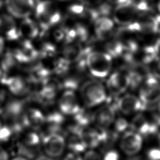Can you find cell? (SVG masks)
<instances>
[{
	"label": "cell",
	"instance_id": "1",
	"mask_svg": "<svg viewBox=\"0 0 160 160\" xmlns=\"http://www.w3.org/2000/svg\"><path fill=\"white\" fill-rule=\"evenodd\" d=\"M78 93L83 107L91 109L98 107L107 100V91L98 79L84 80L79 86Z\"/></svg>",
	"mask_w": 160,
	"mask_h": 160
},
{
	"label": "cell",
	"instance_id": "2",
	"mask_svg": "<svg viewBox=\"0 0 160 160\" xmlns=\"http://www.w3.org/2000/svg\"><path fill=\"white\" fill-rule=\"evenodd\" d=\"M84 60L88 73L94 79H103L110 74L112 68V58L105 51L89 49Z\"/></svg>",
	"mask_w": 160,
	"mask_h": 160
},
{
	"label": "cell",
	"instance_id": "3",
	"mask_svg": "<svg viewBox=\"0 0 160 160\" xmlns=\"http://www.w3.org/2000/svg\"><path fill=\"white\" fill-rule=\"evenodd\" d=\"M36 21L41 32L56 27L62 20L61 12L55 2L50 0H40L34 9Z\"/></svg>",
	"mask_w": 160,
	"mask_h": 160
},
{
	"label": "cell",
	"instance_id": "4",
	"mask_svg": "<svg viewBox=\"0 0 160 160\" xmlns=\"http://www.w3.org/2000/svg\"><path fill=\"white\" fill-rule=\"evenodd\" d=\"M0 84L13 98L22 99L31 93L32 84L25 72L19 71L4 74Z\"/></svg>",
	"mask_w": 160,
	"mask_h": 160
},
{
	"label": "cell",
	"instance_id": "5",
	"mask_svg": "<svg viewBox=\"0 0 160 160\" xmlns=\"http://www.w3.org/2000/svg\"><path fill=\"white\" fill-rule=\"evenodd\" d=\"M62 89L60 79L56 77L51 76L41 82L32 84L31 94H33L38 104L49 105L53 101L56 102V98Z\"/></svg>",
	"mask_w": 160,
	"mask_h": 160
},
{
	"label": "cell",
	"instance_id": "6",
	"mask_svg": "<svg viewBox=\"0 0 160 160\" xmlns=\"http://www.w3.org/2000/svg\"><path fill=\"white\" fill-rule=\"evenodd\" d=\"M26 105L22 99L13 97L8 98L0 111V116L3 123L11 126L19 133L25 129L22 120Z\"/></svg>",
	"mask_w": 160,
	"mask_h": 160
},
{
	"label": "cell",
	"instance_id": "7",
	"mask_svg": "<svg viewBox=\"0 0 160 160\" xmlns=\"http://www.w3.org/2000/svg\"><path fill=\"white\" fill-rule=\"evenodd\" d=\"M8 49L20 67H28L39 59L38 52L34 41L19 39L11 42Z\"/></svg>",
	"mask_w": 160,
	"mask_h": 160
},
{
	"label": "cell",
	"instance_id": "8",
	"mask_svg": "<svg viewBox=\"0 0 160 160\" xmlns=\"http://www.w3.org/2000/svg\"><path fill=\"white\" fill-rule=\"evenodd\" d=\"M56 107L66 117H72L83 107L78 91L74 89L63 88L56 100Z\"/></svg>",
	"mask_w": 160,
	"mask_h": 160
},
{
	"label": "cell",
	"instance_id": "9",
	"mask_svg": "<svg viewBox=\"0 0 160 160\" xmlns=\"http://www.w3.org/2000/svg\"><path fill=\"white\" fill-rule=\"evenodd\" d=\"M41 149L48 158L56 159L61 158L66 151L65 136L62 133L42 135Z\"/></svg>",
	"mask_w": 160,
	"mask_h": 160
},
{
	"label": "cell",
	"instance_id": "10",
	"mask_svg": "<svg viewBox=\"0 0 160 160\" xmlns=\"http://www.w3.org/2000/svg\"><path fill=\"white\" fill-rule=\"evenodd\" d=\"M147 107L157 104L160 100V82L152 74L146 75L139 86V96Z\"/></svg>",
	"mask_w": 160,
	"mask_h": 160
},
{
	"label": "cell",
	"instance_id": "11",
	"mask_svg": "<svg viewBox=\"0 0 160 160\" xmlns=\"http://www.w3.org/2000/svg\"><path fill=\"white\" fill-rule=\"evenodd\" d=\"M139 13L138 1L128 0L116 5L113 11V21L122 28L126 27L136 19Z\"/></svg>",
	"mask_w": 160,
	"mask_h": 160
},
{
	"label": "cell",
	"instance_id": "12",
	"mask_svg": "<svg viewBox=\"0 0 160 160\" xmlns=\"http://www.w3.org/2000/svg\"><path fill=\"white\" fill-rule=\"evenodd\" d=\"M45 121L46 112L42 107L37 103L26 105L22 120L24 129H41Z\"/></svg>",
	"mask_w": 160,
	"mask_h": 160
},
{
	"label": "cell",
	"instance_id": "13",
	"mask_svg": "<svg viewBox=\"0 0 160 160\" xmlns=\"http://www.w3.org/2000/svg\"><path fill=\"white\" fill-rule=\"evenodd\" d=\"M117 108L116 104L104 102L98 106L92 113V122L95 126L102 129H107L111 126L115 119Z\"/></svg>",
	"mask_w": 160,
	"mask_h": 160
},
{
	"label": "cell",
	"instance_id": "14",
	"mask_svg": "<svg viewBox=\"0 0 160 160\" xmlns=\"http://www.w3.org/2000/svg\"><path fill=\"white\" fill-rule=\"evenodd\" d=\"M142 144V136L132 130H128L122 134L119 146L125 155L129 157H133L141 150Z\"/></svg>",
	"mask_w": 160,
	"mask_h": 160
},
{
	"label": "cell",
	"instance_id": "15",
	"mask_svg": "<svg viewBox=\"0 0 160 160\" xmlns=\"http://www.w3.org/2000/svg\"><path fill=\"white\" fill-rule=\"evenodd\" d=\"M5 7L14 18L24 19L29 18L34 11V0H5Z\"/></svg>",
	"mask_w": 160,
	"mask_h": 160
},
{
	"label": "cell",
	"instance_id": "16",
	"mask_svg": "<svg viewBox=\"0 0 160 160\" xmlns=\"http://www.w3.org/2000/svg\"><path fill=\"white\" fill-rule=\"evenodd\" d=\"M117 110L124 115L138 114L145 109L146 106L138 96L132 94H125L115 102Z\"/></svg>",
	"mask_w": 160,
	"mask_h": 160
},
{
	"label": "cell",
	"instance_id": "17",
	"mask_svg": "<svg viewBox=\"0 0 160 160\" xmlns=\"http://www.w3.org/2000/svg\"><path fill=\"white\" fill-rule=\"evenodd\" d=\"M106 88L113 96L124 92L129 88V78L128 72L115 71L109 75Z\"/></svg>",
	"mask_w": 160,
	"mask_h": 160
},
{
	"label": "cell",
	"instance_id": "18",
	"mask_svg": "<svg viewBox=\"0 0 160 160\" xmlns=\"http://www.w3.org/2000/svg\"><path fill=\"white\" fill-rule=\"evenodd\" d=\"M0 35L7 42H12L19 39L18 24L14 18L9 14H0Z\"/></svg>",
	"mask_w": 160,
	"mask_h": 160
},
{
	"label": "cell",
	"instance_id": "19",
	"mask_svg": "<svg viewBox=\"0 0 160 160\" xmlns=\"http://www.w3.org/2000/svg\"><path fill=\"white\" fill-rule=\"evenodd\" d=\"M42 136L37 130L25 129L19 133L18 143L26 151H34L41 147Z\"/></svg>",
	"mask_w": 160,
	"mask_h": 160
},
{
	"label": "cell",
	"instance_id": "20",
	"mask_svg": "<svg viewBox=\"0 0 160 160\" xmlns=\"http://www.w3.org/2000/svg\"><path fill=\"white\" fill-rule=\"evenodd\" d=\"M18 32L19 39L35 41L40 37L42 32L36 21L29 17L21 20L18 25Z\"/></svg>",
	"mask_w": 160,
	"mask_h": 160
},
{
	"label": "cell",
	"instance_id": "21",
	"mask_svg": "<svg viewBox=\"0 0 160 160\" xmlns=\"http://www.w3.org/2000/svg\"><path fill=\"white\" fill-rule=\"evenodd\" d=\"M88 49L81 44L72 42L59 48V53L68 62L73 63L83 58Z\"/></svg>",
	"mask_w": 160,
	"mask_h": 160
},
{
	"label": "cell",
	"instance_id": "22",
	"mask_svg": "<svg viewBox=\"0 0 160 160\" xmlns=\"http://www.w3.org/2000/svg\"><path fill=\"white\" fill-rule=\"evenodd\" d=\"M132 131L138 132L141 136H146L154 134L157 131L158 124L151 122L144 115L138 113L132 119L129 124Z\"/></svg>",
	"mask_w": 160,
	"mask_h": 160
},
{
	"label": "cell",
	"instance_id": "23",
	"mask_svg": "<svg viewBox=\"0 0 160 160\" xmlns=\"http://www.w3.org/2000/svg\"><path fill=\"white\" fill-rule=\"evenodd\" d=\"M93 22L96 36L99 40H106L112 36L114 21L109 16L98 18Z\"/></svg>",
	"mask_w": 160,
	"mask_h": 160
},
{
	"label": "cell",
	"instance_id": "24",
	"mask_svg": "<svg viewBox=\"0 0 160 160\" xmlns=\"http://www.w3.org/2000/svg\"><path fill=\"white\" fill-rule=\"evenodd\" d=\"M66 134V136H65L66 151L82 154L88 149L81 137V132Z\"/></svg>",
	"mask_w": 160,
	"mask_h": 160
},
{
	"label": "cell",
	"instance_id": "25",
	"mask_svg": "<svg viewBox=\"0 0 160 160\" xmlns=\"http://www.w3.org/2000/svg\"><path fill=\"white\" fill-rule=\"evenodd\" d=\"M18 132L11 126L4 124L0 129V144L4 146L13 141Z\"/></svg>",
	"mask_w": 160,
	"mask_h": 160
},
{
	"label": "cell",
	"instance_id": "26",
	"mask_svg": "<svg viewBox=\"0 0 160 160\" xmlns=\"http://www.w3.org/2000/svg\"><path fill=\"white\" fill-rule=\"evenodd\" d=\"M124 43L120 41H112L108 42L106 46V52H107L112 58H118L124 53Z\"/></svg>",
	"mask_w": 160,
	"mask_h": 160
},
{
	"label": "cell",
	"instance_id": "27",
	"mask_svg": "<svg viewBox=\"0 0 160 160\" xmlns=\"http://www.w3.org/2000/svg\"><path fill=\"white\" fill-rule=\"evenodd\" d=\"M114 133L117 136L118 134H123L128 131V128L130 126L128 121L122 118L115 119L113 122Z\"/></svg>",
	"mask_w": 160,
	"mask_h": 160
},
{
	"label": "cell",
	"instance_id": "28",
	"mask_svg": "<svg viewBox=\"0 0 160 160\" xmlns=\"http://www.w3.org/2000/svg\"><path fill=\"white\" fill-rule=\"evenodd\" d=\"M83 160H102V155L95 149H88L82 154Z\"/></svg>",
	"mask_w": 160,
	"mask_h": 160
},
{
	"label": "cell",
	"instance_id": "29",
	"mask_svg": "<svg viewBox=\"0 0 160 160\" xmlns=\"http://www.w3.org/2000/svg\"><path fill=\"white\" fill-rule=\"evenodd\" d=\"M102 160H121V156L118 151L109 149L102 155Z\"/></svg>",
	"mask_w": 160,
	"mask_h": 160
},
{
	"label": "cell",
	"instance_id": "30",
	"mask_svg": "<svg viewBox=\"0 0 160 160\" xmlns=\"http://www.w3.org/2000/svg\"><path fill=\"white\" fill-rule=\"evenodd\" d=\"M147 160H160V148H153L146 153Z\"/></svg>",
	"mask_w": 160,
	"mask_h": 160
},
{
	"label": "cell",
	"instance_id": "31",
	"mask_svg": "<svg viewBox=\"0 0 160 160\" xmlns=\"http://www.w3.org/2000/svg\"><path fill=\"white\" fill-rule=\"evenodd\" d=\"M61 160H83L82 154L67 151L61 157Z\"/></svg>",
	"mask_w": 160,
	"mask_h": 160
},
{
	"label": "cell",
	"instance_id": "32",
	"mask_svg": "<svg viewBox=\"0 0 160 160\" xmlns=\"http://www.w3.org/2000/svg\"><path fill=\"white\" fill-rule=\"evenodd\" d=\"M8 93L4 88L0 84V111L7 101L8 97Z\"/></svg>",
	"mask_w": 160,
	"mask_h": 160
},
{
	"label": "cell",
	"instance_id": "33",
	"mask_svg": "<svg viewBox=\"0 0 160 160\" xmlns=\"http://www.w3.org/2000/svg\"><path fill=\"white\" fill-rule=\"evenodd\" d=\"M102 0H79L81 4L88 8H93L102 3Z\"/></svg>",
	"mask_w": 160,
	"mask_h": 160
},
{
	"label": "cell",
	"instance_id": "34",
	"mask_svg": "<svg viewBox=\"0 0 160 160\" xmlns=\"http://www.w3.org/2000/svg\"><path fill=\"white\" fill-rule=\"evenodd\" d=\"M10 155L5 146L0 144V160H10Z\"/></svg>",
	"mask_w": 160,
	"mask_h": 160
},
{
	"label": "cell",
	"instance_id": "35",
	"mask_svg": "<svg viewBox=\"0 0 160 160\" xmlns=\"http://www.w3.org/2000/svg\"><path fill=\"white\" fill-rule=\"evenodd\" d=\"M7 49V41L0 35V59L6 52Z\"/></svg>",
	"mask_w": 160,
	"mask_h": 160
},
{
	"label": "cell",
	"instance_id": "36",
	"mask_svg": "<svg viewBox=\"0 0 160 160\" xmlns=\"http://www.w3.org/2000/svg\"><path fill=\"white\" fill-rule=\"evenodd\" d=\"M154 119L155 122L158 124V125H160V100L157 103V106L154 113Z\"/></svg>",
	"mask_w": 160,
	"mask_h": 160
},
{
	"label": "cell",
	"instance_id": "37",
	"mask_svg": "<svg viewBox=\"0 0 160 160\" xmlns=\"http://www.w3.org/2000/svg\"><path fill=\"white\" fill-rule=\"evenodd\" d=\"M10 160H30V159L24 156L18 154L11 158Z\"/></svg>",
	"mask_w": 160,
	"mask_h": 160
},
{
	"label": "cell",
	"instance_id": "38",
	"mask_svg": "<svg viewBox=\"0 0 160 160\" xmlns=\"http://www.w3.org/2000/svg\"><path fill=\"white\" fill-rule=\"evenodd\" d=\"M109 3L111 4H114L116 5L123 3L126 1H127L128 0H107Z\"/></svg>",
	"mask_w": 160,
	"mask_h": 160
},
{
	"label": "cell",
	"instance_id": "39",
	"mask_svg": "<svg viewBox=\"0 0 160 160\" xmlns=\"http://www.w3.org/2000/svg\"><path fill=\"white\" fill-rule=\"evenodd\" d=\"M156 6H157V9H158V11L160 12V0H158Z\"/></svg>",
	"mask_w": 160,
	"mask_h": 160
},
{
	"label": "cell",
	"instance_id": "40",
	"mask_svg": "<svg viewBox=\"0 0 160 160\" xmlns=\"http://www.w3.org/2000/svg\"><path fill=\"white\" fill-rule=\"evenodd\" d=\"M156 44H158V47H159V48L160 49V38L158 39V40L156 41Z\"/></svg>",
	"mask_w": 160,
	"mask_h": 160
},
{
	"label": "cell",
	"instance_id": "41",
	"mask_svg": "<svg viewBox=\"0 0 160 160\" xmlns=\"http://www.w3.org/2000/svg\"><path fill=\"white\" fill-rule=\"evenodd\" d=\"M2 124H3V122H2V119H1V116H0V129H1V128L2 127Z\"/></svg>",
	"mask_w": 160,
	"mask_h": 160
},
{
	"label": "cell",
	"instance_id": "42",
	"mask_svg": "<svg viewBox=\"0 0 160 160\" xmlns=\"http://www.w3.org/2000/svg\"><path fill=\"white\" fill-rule=\"evenodd\" d=\"M158 142H159V146H160V133H159V135H158Z\"/></svg>",
	"mask_w": 160,
	"mask_h": 160
},
{
	"label": "cell",
	"instance_id": "43",
	"mask_svg": "<svg viewBox=\"0 0 160 160\" xmlns=\"http://www.w3.org/2000/svg\"><path fill=\"white\" fill-rule=\"evenodd\" d=\"M57 1H61V2H66V1H70V0H57Z\"/></svg>",
	"mask_w": 160,
	"mask_h": 160
},
{
	"label": "cell",
	"instance_id": "44",
	"mask_svg": "<svg viewBox=\"0 0 160 160\" xmlns=\"http://www.w3.org/2000/svg\"><path fill=\"white\" fill-rule=\"evenodd\" d=\"M2 71H1V69H0V79H1V78L2 77Z\"/></svg>",
	"mask_w": 160,
	"mask_h": 160
}]
</instances>
